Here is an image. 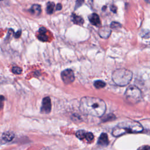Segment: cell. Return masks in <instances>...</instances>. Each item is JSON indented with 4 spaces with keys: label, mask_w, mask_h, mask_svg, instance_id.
<instances>
[{
    "label": "cell",
    "mask_w": 150,
    "mask_h": 150,
    "mask_svg": "<svg viewBox=\"0 0 150 150\" xmlns=\"http://www.w3.org/2000/svg\"><path fill=\"white\" fill-rule=\"evenodd\" d=\"M80 109L86 114L99 117L104 114L106 105L105 102L99 98L87 96L81 99Z\"/></svg>",
    "instance_id": "6da1fadb"
},
{
    "label": "cell",
    "mask_w": 150,
    "mask_h": 150,
    "mask_svg": "<svg viewBox=\"0 0 150 150\" xmlns=\"http://www.w3.org/2000/svg\"><path fill=\"white\" fill-rule=\"evenodd\" d=\"M143 130V127L138 122L134 121H124L119 123L112 130L114 137H119L126 133H138Z\"/></svg>",
    "instance_id": "7a4b0ae2"
},
{
    "label": "cell",
    "mask_w": 150,
    "mask_h": 150,
    "mask_svg": "<svg viewBox=\"0 0 150 150\" xmlns=\"http://www.w3.org/2000/svg\"><path fill=\"white\" fill-rule=\"evenodd\" d=\"M132 77V73L124 68L118 69L112 74L113 81L119 86H125L129 83Z\"/></svg>",
    "instance_id": "3957f363"
},
{
    "label": "cell",
    "mask_w": 150,
    "mask_h": 150,
    "mask_svg": "<svg viewBox=\"0 0 150 150\" xmlns=\"http://www.w3.org/2000/svg\"><path fill=\"white\" fill-rule=\"evenodd\" d=\"M113 5V0H92L93 9L103 16L107 15L111 12V8Z\"/></svg>",
    "instance_id": "277c9868"
},
{
    "label": "cell",
    "mask_w": 150,
    "mask_h": 150,
    "mask_svg": "<svg viewBox=\"0 0 150 150\" xmlns=\"http://www.w3.org/2000/svg\"><path fill=\"white\" fill-rule=\"evenodd\" d=\"M125 97L129 103H137L141 100V91L137 87L133 85L130 86L125 92Z\"/></svg>",
    "instance_id": "5b68a950"
},
{
    "label": "cell",
    "mask_w": 150,
    "mask_h": 150,
    "mask_svg": "<svg viewBox=\"0 0 150 150\" xmlns=\"http://www.w3.org/2000/svg\"><path fill=\"white\" fill-rule=\"evenodd\" d=\"M61 77L65 84H69L73 83L75 79L74 73L71 69H66L61 73Z\"/></svg>",
    "instance_id": "8992f818"
},
{
    "label": "cell",
    "mask_w": 150,
    "mask_h": 150,
    "mask_svg": "<svg viewBox=\"0 0 150 150\" xmlns=\"http://www.w3.org/2000/svg\"><path fill=\"white\" fill-rule=\"evenodd\" d=\"M52 108L51 101L49 97H45L42 100V107L40 109V111L42 113L48 114L50 112Z\"/></svg>",
    "instance_id": "52a82bcc"
},
{
    "label": "cell",
    "mask_w": 150,
    "mask_h": 150,
    "mask_svg": "<svg viewBox=\"0 0 150 150\" xmlns=\"http://www.w3.org/2000/svg\"><path fill=\"white\" fill-rule=\"evenodd\" d=\"M111 33V30L108 26H103L98 31V34L103 39L108 38Z\"/></svg>",
    "instance_id": "ba28073f"
},
{
    "label": "cell",
    "mask_w": 150,
    "mask_h": 150,
    "mask_svg": "<svg viewBox=\"0 0 150 150\" xmlns=\"http://www.w3.org/2000/svg\"><path fill=\"white\" fill-rule=\"evenodd\" d=\"M88 20L90 23L96 26H99L100 25V19L98 15L96 13H93L90 14L88 17Z\"/></svg>",
    "instance_id": "9c48e42d"
},
{
    "label": "cell",
    "mask_w": 150,
    "mask_h": 150,
    "mask_svg": "<svg viewBox=\"0 0 150 150\" xmlns=\"http://www.w3.org/2000/svg\"><path fill=\"white\" fill-rule=\"evenodd\" d=\"M47 30L44 27H41L38 30V35L37 36L38 39L42 42H46L48 40V37L46 35Z\"/></svg>",
    "instance_id": "30bf717a"
},
{
    "label": "cell",
    "mask_w": 150,
    "mask_h": 150,
    "mask_svg": "<svg viewBox=\"0 0 150 150\" xmlns=\"http://www.w3.org/2000/svg\"><path fill=\"white\" fill-rule=\"evenodd\" d=\"M98 144H99L101 146H107L108 145L109 141H108V136L105 133H102L98 139V142H97Z\"/></svg>",
    "instance_id": "8fae6325"
},
{
    "label": "cell",
    "mask_w": 150,
    "mask_h": 150,
    "mask_svg": "<svg viewBox=\"0 0 150 150\" xmlns=\"http://www.w3.org/2000/svg\"><path fill=\"white\" fill-rule=\"evenodd\" d=\"M29 12L34 16H39L41 13V7L38 4H34L29 9Z\"/></svg>",
    "instance_id": "7c38bea8"
},
{
    "label": "cell",
    "mask_w": 150,
    "mask_h": 150,
    "mask_svg": "<svg viewBox=\"0 0 150 150\" xmlns=\"http://www.w3.org/2000/svg\"><path fill=\"white\" fill-rule=\"evenodd\" d=\"M71 21H73V22L76 25H83V24L84 23L83 19L81 16H78L74 13H73L71 15Z\"/></svg>",
    "instance_id": "4fadbf2b"
},
{
    "label": "cell",
    "mask_w": 150,
    "mask_h": 150,
    "mask_svg": "<svg viewBox=\"0 0 150 150\" xmlns=\"http://www.w3.org/2000/svg\"><path fill=\"white\" fill-rule=\"evenodd\" d=\"M14 138V134L10 131L5 132L2 135V138L6 141H11Z\"/></svg>",
    "instance_id": "5bb4252c"
},
{
    "label": "cell",
    "mask_w": 150,
    "mask_h": 150,
    "mask_svg": "<svg viewBox=\"0 0 150 150\" xmlns=\"http://www.w3.org/2000/svg\"><path fill=\"white\" fill-rule=\"evenodd\" d=\"M54 8V4L53 2H48L46 5V12L48 14H52Z\"/></svg>",
    "instance_id": "9a60e30c"
},
{
    "label": "cell",
    "mask_w": 150,
    "mask_h": 150,
    "mask_svg": "<svg viewBox=\"0 0 150 150\" xmlns=\"http://www.w3.org/2000/svg\"><path fill=\"white\" fill-rule=\"evenodd\" d=\"M106 84L104 81L102 80H96L94 83V86L97 88H101L105 86Z\"/></svg>",
    "instance_id": "2e32d148"
},
{
    "label": "cell",
    "mask_w": 150,
    "mask_h": 150,
    "mask_svg": "<svg viewBox=\"0 0 150 150\" xmlns=\"http://www.w3.org/2000/svg\"><path fill=\"white\" fill-rule=\"evenodd\" d=\"M86 134V132L84 130H79L76 132L77 137L80 139H84Z\"/></svg>",
    "instance_id": "e0dca14e"
},
{
    "label": "cell",
    "mask_w": 150,
    "mask_h": 150,
    "mask_svg": "<svg viewBox=\"0 0 150 150\" xmlns=\"http://www.w3.org/2000/svg\"><path fill=\"white\" fill-rule=\"evenodd\" d=\"M12 71L13 73L16 74H19L22 73V70L21 67H18V66H14L12 68Z\"/></svg>",
    "instance_id": "ac0fdd59"
},
{
    "label": "cell",
    "mask_w": 150,
    "mask_h": 150,
    "mask_svg": "<svg viewBox=\"0 0 150 150\" xmlns=\"http://www.w3.org/2000/svg\"><path fill=\"white\" fill-rule=\"evenodd\" d=\"M88 142H91L94 139V135L91 132H86L85 138Z\"/></svg>",
    "instance_id": "d6986e66"
},
{
    "label": "cell",
    "mask_w": 150,
    "mask_h": 150,
    "mask_svg": "<svg viewBox=\"0 0 150 150\" xmlns=\"http://www.w3.org/2000/svg\"><path fill=\"white\" fill-rule=\"evenodd\" d=\"M110 26H111L110 27L112 29H117V28H119L121 27V25L120 23H118L117 22H112L111 23Z\"/></svg>",
    "instance_id": "ffe728a7"
},
{
    "label": "cell",
    "mask_w": 150,
    "mask_h": 150,
    "mask_svg": "<svg viewBox=\"0 0 150 150\" xmlns=\"http://www.w3.org/2000/svg\"><path fill=\"white\" fill-rule=\"evenodd\" d=\"M84 0H77L76 5H75V9H76L79 6H80L84 3Z\"/></svg>",
    "instance_id": "44dd1931"
},
{
    "label": "cell",
    "mask_w": 150,
    "mask_h": 150,
    "mask_svg": "<svg viewBox=\"0 0 150 150\" xmlns=\"http://www.w3.org/2000/svg\"><path fill=\"white\" fill-rule=\"evenodd\" d=\"M4 101H5V98L3 96L0 95V110L3 108L4 107Z\"/></svg>",
    "instance_id": "7402d4cb"
},
{
    "label": "cell",
    "mask_w": 150,
    "mask_h": 150,
    "mask_svg": "<svg viewBox=\"0 0 150 150\" xmlns=\"http://www.w3.org/2000/svg\"><path fill=\"white\" fill-rule=\"evenodd\" d=\"M138 150H150V147L149 145H144L139 147Z\"/></svg>",
    "instance_id": "603a6c76"
},
{
    "label": "cell",
    "mask_w": 150,
    "mask_h": 150,
    "mask_svg": "<svg viewBox=\"0 0 150 150\" xmlns=\"http://www.w3.org/2000/svg\"><path fill=\"white\" fill-rule=\"evenodd\" d=\"M21 35V30H19L15 33V38H18L20 37Z\"/></svg>",
    "instance_id": "cb8c5ba5"
},
{
    "label": "cell",
    "mask_w": 150,
    "mask_h": 150,
    "mask_svg": "<svg viewBox=\"0 0 150 150\" xmlns=\"http://www.w3.org/2000/svg\"><path fill=\"white\" fill-rule=\"evenodd\" d=\"M62 9V5L61 4H57L56 6V11H60Z\"/></svg>",
    "instance_id": "d4e9b609"
},
{
    "label": "cell",
    "mask_w": 150,
    "mask_h": 150,
    "mask_svg": "<svg viewBox=\"0 0 150 150\" xmlns=\"http://www.w3.org/2000/svg\"><path fill=\"white\" fill-rule=\"evenodd\" d=\"M146 2H149V0H145Z\"/></svg>",
    "instance_id": "484cf974"
}]
</instances>
